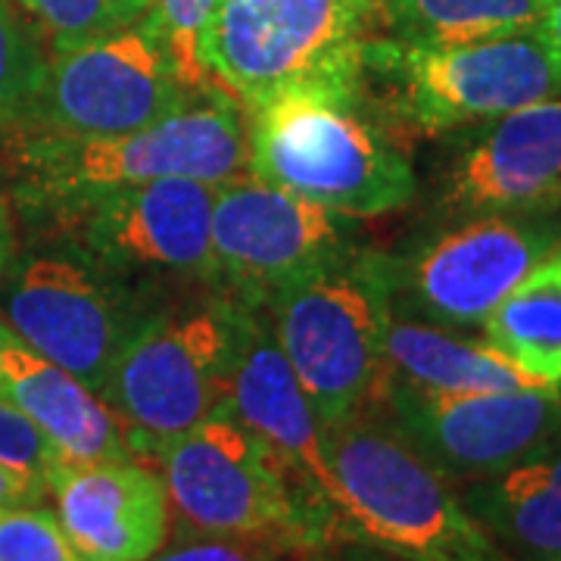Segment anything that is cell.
Instances as JSON below:
<instances>
[{"mask_svg":"<svg viewBox=\"0 0 561 561\" xmlns=\"http://www.w3.org/2000/svg\"><path fill=\"white\" fill-rule=\"evenodd\" d=\"M241 113L247 172L272 187L359 221L419 194L415 169L365 81L284 91Z\"/></svg>","mask_w":561,"mask_h":561,"instance_id":"1","label":"cell"},{"mask_svg":"<svg viewBox=\"0 0 561 561\" xmlns=\"http://www.w3.org/2000/svg\"><path fill=\"white\" fill-rule=\"evenodd\" d=\"M337 537L368 542L400 561H512L415 446L365 409L321 427Z\"/></svg>","mask_w":561,"mask_h":561,"instance_id":"2","label":"cell"},{"mask_svg":"<svg viewBox=\"0 0 561 561\" xmlns=\"http://www.w3.org/2000/svg\"><path fill=\"white\" fill-rule=\"evenodd\" d=\"M243 172V113L219 88L194 94L138 131L110 138L20 135L13 147V194L22 213L35 216L106 187L162 179L221 184Z\"/></svg>","mask_w":561,"mask_h":561,"instance_id":"3","label":"cell"},{"mask_svg":"<svg viewBox=\"0 0 561 561\" xmlns=\"http://www.w3.org/2000/svg\"><path fill=\"white\" fill-rule=\"evenodd\" d=\"M187 534L312 549L334 540L328 508L231 412H216L153 456Z\"/></svg>","mask_w":561,"mask_h":561,"instance_id":"4","label":"cell"},{"mask_svg":"<svg viewBox=\"0 0 561 561\" xmlns=\"http://www.w3.org/2000/svg\"><path fill=\"white\" fill-rule=\"evenodd\" d=\"M262 309L321 427L375 409L387 381L383 331L393 312L387 256L359 247L280 287Z\"/></svg>","mask_w":561,"mask_h":561,"instance_id":"5","label":"cell"},{"mask_svg":"<svg viewBox=\"0 0 561 561\" xmlns=\"http://www.w3.org/2000/svg\"><path fill=\"white\" fill-rule=\"evenodd\" d=\"M371 0H219L203 57L241 110L297 88L359 84L375 35Z\"/></svg>","mask_w":561,"mask_h":561,"instance_id":"6","label":"cell"},{"mask_svg":"<svg viewBox=\"0 0 561 561\" xmlns=\"http://www.w3.org/2000/svg\"><path fill=\"white\" fill-rule=\"evenodd\" d=\"M365 79L383 81L390 110L427 135L561 98L559 62L537 28L461 44H400L375 32Z\"/></svg>","mask_w":561,"mask_h":561,"instance_id":"7","label":"cell"},{"mask_svg":"<svg viewBox=\"0 0 561 561\" xmlns=\"http://www.w3.org/2000/svg\"><path fill=\"white\" fill-rule=\"evenodd\" d=\"M228 359L231 300L225 294L140 321L101 390L135 459H153L165 443L225 409Z\"/></svg>","mask_w":561,"mask_h":561,"instance_id":"8","label":"cell"},{"mask_svg":"<svg viewBox=\"0 0 561 561\" xmlns=\"http://www.w3.org/2000/svg\"><path fill=\"white\" fill-rule=\"evenodd\" d=\"M147 316L128 290V275L72 243L16 253L0 275V321L10 334L98 397Z\"/></svg>","mask_w":561,"mask_h":561,"instance_id":"9","label":"cell"},{"mask_svg":"<svg viewBox=\"0 0 561 561\" xmlns=\"http://www.w3.org/2000/svg\"><path fill=\"white\" fill-rule=\"evenodd\" d=\"M359 250V219L302 201L243 172L216 184L209 284L265 306L280 287Z\"/></svg>","mask_w":561,"mask_h":561,"instance_id":"10","label":"cell"},{"mask_svg":"<svg viewBox=\"0 0 561 561\" xmlns=\"http://www.w3.org/2000/svg\"><path fill=\"white\" fill-rule=\"evenodd\" d=\"M201 94V91H197ZM194 98L150 20L47 50L35 119L25 135L110 138L138 131Z\"/></svg>","mask_w":561,"mask_h":561,"instance_id":"11","label":"cell"},{"mask_svg":"<svg viewBox=\"0 0 561 561\" xmlns=\"http://www.w3.org/2000/svg\"><path fill=\"white\" fill-rule=\"evenodd\" d=\"M559 241L561 213L456 219L409 260L387 256L390 306L443 328L483 324Z\"/></svg>","mask_w":561,"mask_h":561,"instance_id":"12","label":"cell"},{"mask_svg":"<svg viewBox=\"0 0 561 561\" xmlns=\"http://www.w3.org/2000/svg\"><path fill=\"white\" fill-rule=\"evenodd\" d=\"M375 409L446 481L493 478L561 437V390L434 393L387 375Z\"/></svg>","mask_w":561,"mask_h":561,"instance_id":"13","label":"cell"},{"mask_svg":"<svg viewBox=\"0 0 561 561\" xmlns=\"http://www.w3.org/2000/svg\"><path fill=\"white\" fill-rule=\"evenodd\" d=\"M213 203L216 184L162 179L84 194L44 219L60 228L66 243L119 275L172 272L209 280Z\"/></svg>","mask_w":561,"mask_h":561,"instance_id":"14","label":"cell"},{"mask_svg":"<svg viewBox=\"0 0 561 561\" xmlns=\"http://www.w3.org/2000/svg\"><path fill=\"white\" fill-rule=\"evenodd\" d=\"M453 219L561 213V98L481 122L443 172Z\"/></svg>","mask_w":561,"mask_h":561,"instance_id":"15","label":"cell"},{"mask_svg":"<svg viewBox=\"0 0 561 561\" xmlns=\"http://www.w3.org/2000/svg\"><path fill=\"white\" fill-rule=\"evenodd\" d=\"M228 300L231 359L225 378V412H231L247 431H253L334 518L319 415L284 356L265 309L247 306L234 297Z\"/></svg>","mask_w":561,"mask_h":561,"instance_id":"16","label":"cell"},{"mask_svg":"<svg viewBox=\"0 0 561 561\" xmlns=\"http://www.w3.org/2000/svg\"><path fill=\"white\" fill-rule=\"evenodd\" d=\"M44 486L66 537L88 561H147L169 540L172 502L160 474L140 459H62Z\"/></svg>","mask_w":561,"mask_h":561,"instance_id":"17","label":"cell"},{"mask_svg":"<svg viewBox=\"0 0 561 561\" xmlns=\"http://www.w3.org/2000/svg\"><path fill=\"white\" fill-rule=\"evenodd\" d=\"M0 397L35 421L66 461L135 459L110 405L91 387L32 353L16 337L3 353Z\"/></svg>","mask_w":561,"mask_h":561,"instance_id":"18","label":"cell"},{"mask_svg":"<svg viewBox=\"0 0 561 561\" xmlns=\"http://www.w3.org/2000/svg\"><path fill=\"white\" fill-rule=\"evenodd\" d=\"M471 518L512 561L561 556V437L493 478L461 486Z\"/></svg>","mask_w":561,"mask_h":561,"instance_id":"19","label":"cell"},{"mask_svg":"<svg viewBox=\"0 0 561 561\" xmlns=\"http://www.w3.org/2000/svg\"><path fill=\"white\" fill-rule=\"evenodd\" d=\"M387 375L434 393H490L537 387L493 343L449 334V328L390 312L383 331Z\"/></svg>","mask_w":561,"mask_h":561,"instance_id":"20","label":"cell"},{"mask_svg":"<svg viewBox=\"0 0 561 561\" xmlns=\"http://www.w3.org/2000/svg\"><path fill=\"white\" fill-rule=\"evenodd\" d=\"M481 328L483 337L537 387L561 390V241Z\"/></svg>","mask_w":561,"mask_h":561,"instance_id":"21","label":"cell"},{"mask_svg":"<svg viewBox=\"0 0 561 561\" xmlns=\"http://www.w3.org/2000/svg\"><path fill=\"white\" fill-rule=\"evenodd\" d=\"M546 0H378L375 28L400 44H461L530 32Z\"/></svg>","mask_w":561,"mask_h":561,"instance_id":"22","label":"cell"},{"mask_svg":"<svg viewBox=\"0 0 561 561\" xmlns=\"http://www.w3.org/2000/svg\"><path fill=\"white\" fill-rule=\"evenodd\" d=\"M47 44L16 0H0V138L25 135L35 119Z\"/></svg>","mask_w":561,"mask_h":561,"instance_id":"23","label":"cell"},{"mask_svg":"<svg viewBox=\"0 0 561 561\" xmlns=\"http://www.w3.org/2000/svg\"><path fill=\"white\" fill-rule=\"evenodd\" d=\"M47 50L103 38L147 20L150 0H16Z\"/></svg>","mask_w":561,"mask_h":561,"instance_id":"24","label":"cell"},{"mask_svg":"<svg viewBox=\"0 0 561 561\" xmlns=\"http://www.w3.org/2000/svg\"><path fill=\"white\" fill-rule=\"evenodd\" d=\"M216 3L219 0H150V13H147L179 79L194 94L213 88L209 72H206L203 44H206L209 22L216 16Z\"/></svg>","mask_w":561,"mask_h":561,"instance_id":"25","label":"cell"},{"mask_svg":"<svg viewBox=\"0 0 561 561\" xmlns=\"http://www.w3.org/2000/svg\"><path fill=\"white\" fill-rule=\"evenodd\" d=\"M0 561H88L54 512L41 505L0 508Z\"/></svg>","mask_w":561,"mask_h":561,"instance_id":"26","label":"cell"},{"mask_svg":"<svg viewBox=\"0 0 561 561\" xmlns=\"http://www.w3.org/2000/svg\"><path fill=\"white\" fill-rule=\"evenodd\" d=\"M62 456L22 409L0 397V465L32 478H47Z\"/></svg>","mask_w":561,"mask_h":561,"instance_id":"27","label":"cell"},{"mask_svg":"<svg viewBox=\"0 0 561 561\" xmlns=\"http://www.w3.org/2000/svg\"><path fill=\"white\" fill-rule=\"evenodd\" d=\"M284 546L265 540H247V537H206V534H194L179 546L157 552L147 561H280Z\"/></svg>","mask_w":561,"mask_h":561,"instance_id":"28","label":"cell"},{"mask_svg":"<svg viewBox=\"0 0 561 561\" xmlns=\"http://www.w3.org/2000/svg\"><path fill=\"white\" fill-rule=\"evenodd\" d=\"M47 496V486L41 478L22 474L13 468L0 465V508H13V505H41Z\"/></svg>","mask_w":561,"mask_h":561,"instance_id":"29","label":"cell"},{"mask_svg":"<svg viewBox=\"0 0 561 561\" xmlns=\"http://www.w3.org/2000/svg\"><path fill=\"white\" fill-rule=\"evenodd\" d=\"M16 256V228H13V206L7 191L0 187V275Z\"/></svg>","mask_w":561,"mask_h":561,"instance_id":"30","label":"cell"},{"mask_svg":"<svg viewBox=\"0 0 561 561\" xmlns=\"http://www.w3.org/2000/svg\"><path fill=\"white\" fill-rule=\"evenodd\" d=\"M537 32L542 35V41L549 44V50H552V57L559 62L561 69V0H546L542 3V16L540 25H537Z\"/></svg>","mask_w":561,"mask_h":561,"instance_id":"31","label":"cell"},{"mask_svg":"<svg viewBox=\"0 0 561 561\" xmlns=\"http://www.w3.org/2000/svg\"><path fill=\"white\" fill-rule=\"evenodd\" d=\"M13 341V334H10V328L0 321V365H3V353H7V343Z\"/></svg>","mask_w":561,"mask_h":561,"instance_id":"32","label":"cell"},{"mask_svg":"<svg viewBox=\"0 0 561 561\" xmlns=\"http://www.w3.org/2000/svg\"><path fill=\"white\" fill-rule=\"evenodd\" d=\"M552 561H561V556H559V559H552Z\"/></svg>","mask_w":561,"mask_h":561,"instance_id":"33","label":"cell"},{"mask_svg":"<svg viewBox=\"0 0 561 561\" xmlns=\"http://www.w3.org/2000/svg\"><path fill=\"white\" fill-rule=\"evenodd\" d=\"M371 3H378V0H371Z\"/></svg>","mask_w":561,"mask_h":561,"instance_id":"34","label":"cell"},{"mask_svg":"<svg viewBox=\"0 0 561 561\" xmlns=\"http://www.w3.org/2000/svg\"><path fill=\"white\" fill-rule=\"evenodd\" d=\"M312 561H321V559H312Z\"/></svg>","mask_w":561,"mask_h":561,"instance_id":"35","label":"cell"}]
</instances>
